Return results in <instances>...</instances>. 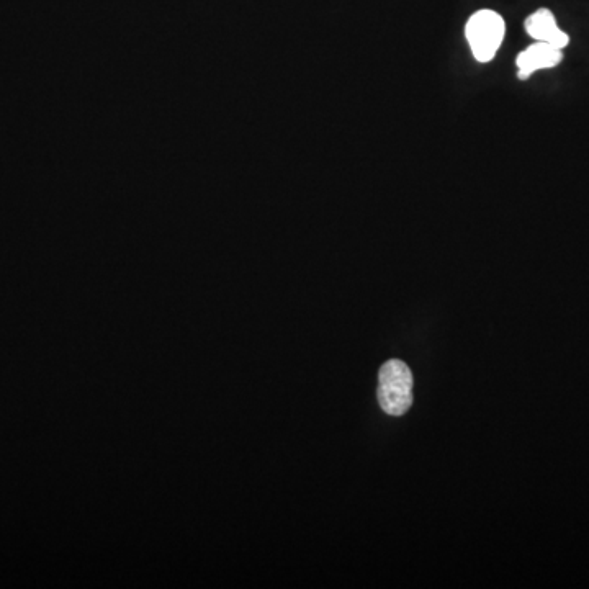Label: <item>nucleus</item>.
I'll return each mask as SVG.
<instances>
[{"mask_svg":"<svg viewBox=\"0 0 589 589\" xmlns=\"http://www.w3.org/2000/svg\"><path fill=\"white\" fill-rule=\"evenodd\" d=\"M378 403L390 416H401L413 405V374L403 360H388L378 372Z\"/></svg>","mask_w":589,"mask_h":589,"instance_id":"obj_2","label":"nucleus"},{"mask_svg":"<svg viewBox=\"0 0 589 589\" xmlns=\"http://www.w3.org/2000/svg\"><path fill=\"white\" fill-rule=\"evenodd\" d=\"M562 61L563 50H558L555 46L547 45V43L534 41L532 45L527 46L526 50L521 51L518 58H516L518 79L519 81H527L536 72L557 68L562 64Z\"/></svg>","mask_w":589,"mask_h":589,"instance_id":"obj_4","label":"nucleus"},{"mask_svg":"<svg viewBox=\"0 0 589 589\" xmlns=\"http://www.w3.org/2000/svg\"><path fill=\"white\" fill-rule=\"evenodd\" d=\"M506 22L496 10L482 9L470 15L465 25V38L478 63H491L503 46Z\"/></svg>","mask_w":589,"mask_h":589,"instance_id":"obj_1","label":"nucleus"},{"mask_svg":"<svg viewBox=\"0 0 589 589\" xmlns=\"http://www.w3.org/2000/svg\"><path fill=\"white\" fill-rule=\"evenodd\" d=\"M524 30L532 40L555 46L558 50L565 51V48L570 45V35L558 25L554 12L547 7H540L531 15H527L524 20Z\"/></svg>","mask_w":589,"mask_h":589,"instance_id":"obj_3","label":"nucleus"}]
</instances>
